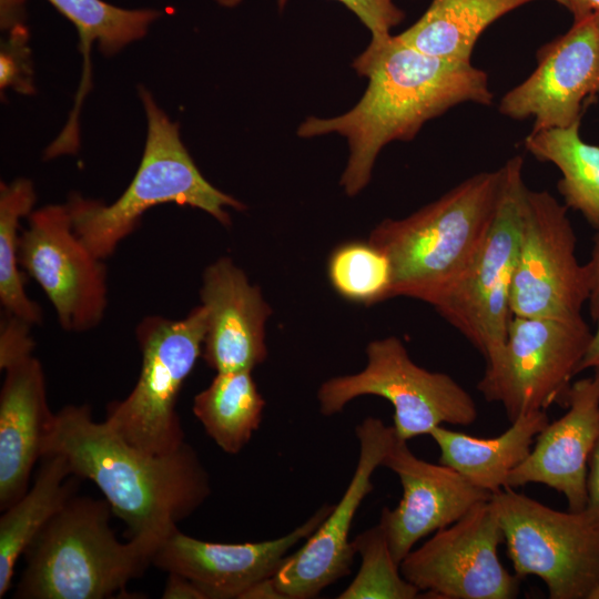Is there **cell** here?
Listing matches in <instances>:
<instances>
[{
	"mask_svg": "<svg viewBox=\"0 0 599 599\" xmlns=\"http://www.w3.org/2000/svg\"><path fill=\"white\" fill-rule=\"evenodd\" d=\"M48 1L71 21L79 32L85 57V80L89 77L88 52L94 41L104 54H114L126 44L143 38L149 26L161 14L152 9H122L102 0Z\"/></svg>",
	"mask_w": 599,
	"mask_h": 599,
	"instance_id": "cell-27",
	"label": "cell"
},
{
	"mask_svg": "<svg viewBox=\"0 0 599 599\" xmlns=\"http://www.w3.org/2000/svg\"><path fill=\"white\" fill-rule=\"evenodd\" d=\"M35 202L33 184L27 179L0 185V302L6 312L30 323L42 322L41 307L24 291L19 270V220L32 212Z\"/></svg>",
	"mask_w": 599,
	"mask_h": 599,
	"instance_id": "cell-26",
	"label": "cell"
},
{
	"mask_svg": "<svg viewBox=\"0 0 599 599\" xmlns=\"http://www.w3.org/2000/svg\"><path fill=\"white\" fill-rule=\"evenodd\" d=\"M502 531L489 500L433 534L400 562L402 575L439 599H512L520 578L501 564Z\"/></svg>",
	"mask_w": 599,
	"mask_h": 599,
	"instance_id": "cell-12",
	"label": "cell"
},
{
	"mask_svg": "<svg viewBox=\"0 0 599 599\" xmlns=\"http://www.w3.org/2000/svg\"><path fill=\"white\" fill-rule=\"evenodd\" d=\"M359 444L354 474L339 501L271 579L281 598L311 599L351 572L355 557L349 531L357 509L373 490L372 477L396 437L395 429L368 416L355 428Z\"/></svg>",
	"mask_w": 599,
	"mask_h": 599,
	"instance_id": "cell-14",
	"label": "cell"
},
{
	"mask_svg": "<svg viewBox=\"0 0 599 599\" xmlns=\"http://www.w3.org/2000/svg\"><path fill=\"white\" fill-rule=\"evenodd\" d=\"M27 31L18 24L13 27L9 41L2 45L0 55V87H14L22 93L32 92L31 68L26 47Z\"/></svg>",
	"mask_w": 599,
	"mask_h": 599,
	"instance_id": "cell-30",
	"label": "cell"
},
{
	"mask_svg": "<svg viewBox=\"0 0 599 599\" xmlns=\"http://www.w3.org/2000/svg\"><path fill=\"white\" fill-rule=\"evenodd\" d=\"M332 508L325 504L291 532L258 542H211L176 529L159 546L152 565L186 577L205 599H243L250 589L274 577L290 550L306 540Z\"/></svg>",
	"mask_w": 599,
	"mask_h": 599,
	"instance_id": "cell-16",
	"label": "cell"
},
{
	"mask_svg": "<svg viewBox=\"0 0 599 599\" xmlns=\"http://www.w3.org/2000/svg\"><path fill=\"white\" fill-rule=\"evenodd\" d=\"M591 334L582 316L512 315L504 345L485 361L477 389L487 402L500 404L510 423L554 404L565 406Z\"/></svg>",
	"mask_w": 599,
	"mask_h": 599,
	"instance_id": "cell-9",
	"label": "cell"
},
{
	"mask_svg": "<svg viewBox=\"0 0 599 599\" xmlns=\"http://www.w3.org/2000/svg\"><path fill=\"white\" fill-rule=\"evenodd\" d=\"M501 170L500 195L487 237L467 272L434 307L485 361L504 345L512 316L510 292L528 190L520 155L510 158Z\"/></svg>",
	"mask_w": 599,
	"mask_h": 599,
	"instance_id": "cell-10",
	"label": "cell"
},
{
	"mask_svg": "<svg viewBox=\"0 0 599 599\" xmlns=\"http://www.w3.org/2000/svg\"><path fill=\"white\" fill-rule=\"evenodd\" d=\"M327 274L333 288L347 301L372 305L388 300L389 261L368 241L335 247L328 258Z\"/></svg>",
	"mask_w": 599,
	"mask_h": 599,
	"instance_id": "cell-28",
	"label": "cell"
},
{
	"mask_svg": "<svg viewBox=\"0 0 599 599\" xmlns=\"http://www.w3.org/2000/svg\"><path fill=\"white\" fill-rule=\"evenodd\" d=\"M586 266L590 284L588 308L590 317L595 322L599 315V229L596 230L593 235L590 257Z\"/></svg>",
	"mask_w": 599,
	"mask_h": 599,
	"instance_id": "cell-34",
	"label": "cell"
},
{
	"mask_svg": "<svg viewBox=\"0 0 599 599\" xmlns=\"http://www.w3.org/2000/svg\"><path fill=\"white\" fill-rule=\"evenodd\" d=\"M599 97V16L573 22L537 52V67L500 100L499 112L534 119L531 131L566 128L581 120Z\"/></svg>",
	"mask_w": 599,
	"mask_h": 599,
	"instance_id": "cell-15",
	"label": "cell"
},
{
	"mask_svg": "<svg viewBox=\"0 0 599 599\" xmlns=\"http://www.w3.org/2000/svg\"><path fill=\"white\" fill-rule=\"evenodd\" d=\"M580 121L566 126L531 131L526 150L537 160L552 163L561 173L557 189L567 209L579 212L599 229V146L580 136Z\"/></svg>",
	"mask_w": 599,
	"mask_h": 599,
	"instance_id": "cell-25",
	"label": "cell"
},
{
	"mask_svg": "<svg viewBox=\"0 0 599 599\" xmlns=\"http://www.w3.org/2000/svg\"><path fill=\"white\" fill-rule=\"evenodd\" d=\"M348 8L372 33V40H383L404 19V12L393 0H336Z\"/></svg>",
	"mask_w": 599,
	"mask_h": 599,
	"instance_id": "cell-31",
	"label": "cell"
},
{
	"mask_svg": "<svg viewBox=\"0 0 599 599\" xmlns=\"http://www.w3.org/2000/svg\"><path fill=\"white\" fill-rule=\"evenodd\" d=\"M382 466L397 475L403 488L398 505L384 507L378 522L399 565L422 538L450 526L493 496L454 468L417 457L397 435Z\"/></svg>",
	"mask_w": 599,
	"mask_h": 599,
	"instance_id": "cell-17",
	"label": "cell"
},
{
	"mask_svg": "<svg viewBox=\"0 0 599 599\" xmlns=\"http://www.w3.org/2000/svg\"><path fill=\"white\" fill-rule=\"evenodd\" d=\"M585 511L599 531V439L589 460Z\"/></svg>",
	"mask_w": 599,
	"mask_h": 599,
	"instance_id": "cell-33",
	"label": "cell"
},
{
	"mask_svg": "<svg viewBox=\"0 0 599 599\" xmlns=\"http://www.w3.org/2000/svg\"><path fill=\"white\" fill-rule=\"evenodd\" d=\"M501 183V167L476 173L413 214L386 219L370 232L368 242L390 264L388 300L406 296L435 307L447 295L487 237Z\"/></svg>",
	"mask_w": 599,
	"mask_h": 599,
	"instance_id": "cell-3",
	"label": "cell"
},
{
	"mask_svg": "<svg viewBox=\"0 0 599 599\" xmlns=\"http://www.w3.org/2000/svg\"><path fill=\"white\" fill-rule=\"evenodd\" d=\"M48 454L64 456L73 475L94 483L125 524L128 538L154 554L212 491L189 443L166 455L144 453L94 420L88 405H67L54 414L42 446V456Z\"/></svg>",
	"mask_w": 599,
	"mask_h": 599,
	"instance_id": "cell-2",
	"label": "cell"
},
{
	"mask_svg": "<svg viewBox=\"0 0 599 599\" xmlns=\"http://www.w3.org/2000/svg\"><path fill=\"white\" fill-rule=\"evenodd\" d=\"M0 393V509L29 488L33 467L42 456L52 426L41 363L33 356L7 366Z\"/></svg>",
	"mask_w": 599,
	"mask_h": 599,
	"instance_id": "cell-20",
	"label": "cell"
},
{
	"mask_svg": "<svg viewBox=\"0 0 599 599\" xmlns=\"http://www.w3.org/2000/svg\"><path fill=\"white\" fill-rule=\"evenodd\" d=\"M169 578L165 582L162 598L164 599H205L199 587L186 577L167 572Z\"/></svg>",
	"mask_w": 599,
	"mask_h": 599,
	"instance_id": "cell-35",
	"label": "cell"
},
{
	"mask_svg": "<svg viewBox=\"0 0 599 599\" xmlns=\"http://www.w3.org/2000/svg\"><path fill=\"white\" fill-rule=\"evenodd\" d=\"M590 599H599V587L593 591Z\"/></svg>",
	"mask_w": 599,
	"mask_h": 599,
	"instance_id": "cell-40",
	"label": "cell"
},
{
	"mask_svg": "<svg viewBox=\"0 0 599 599\" xmlns=\"http://www.w3.org/2000/svg\"><path fill=\"white\" fill-rule=\"evenodd\" d=\"M362 558L354 580L338 599H414L420 590L402 575L384 531L376 526L357 535L352 541Z\"/></svg>",
	"mask_w": 599,
	"mask_h": 599,
	"instance_id": "cell-29",
	"label": "cell"
},
{
	"mask_svg": "<svg viewBox=\"0 0 599 599\" xmlns=\"http://www.w3.org/2000/svg\"><path fill=\"white\" fill-rule=\"evenodd\" d=\"M24 0H1V26L13 28L18 26V19L22 16Z\"/></svg>",
	"mask_w": 599,
	"mask_h": 599,
	"instance_id": "cell-38",
	"label": "cell"
},
{
	"mask_svg": "<svg viewBox=\"0 0 599 599\" xmlns=\"http://www.w3.org/2000/svg\"><path fill=\"white\" fill-rule=\"evenodd\" d=\"M265 400L252 370L219 372L193 399L192 412L226 454H238L263 419Z\"/></svg>",
	"mask_w": 599,
	"mask_h": 599,
	"instance_id": "cell-24",
	"label": "cell"
},
{
	"mask_svg": "<svg viewBox=\"0 0 599 599\" xmlns=\"http://www.w3.org/2000/svg\"><path fill=\"white\" fill-rule=\"evenodd\" d=\"M596 328L591 334L587 351L579 364L578 374L591 370L592 375L599 377V315L595 321Z\"/></svg>",
	"mask_w": 599,
	"mask_h": 599,
	"instance_id": "cell-36",
	"label": "cell"
},
{
	"mask_svg": "<svg viewBox=\"0 0 599 599\" xmlns=\"http://www.w3.org/2000/svg\"><path fill=\"white\" fill-rule=\"evenodd\" d=\"M490 501L518 578H539L550 599H590L599 587V531L585 510H556L512 488Z\"/></svg>",
	"mask_w": 599,
	"mask_h": 599,
	"instance_id": "cell-8",
	"label": "cell"
},
{
	"mask_svg": "<svg viewBox=\"0 0 599 599\" xmlns=\"http://www.w3.org/2000/svg\"><path fill=\"white\" fill-rule=\"evenodd\" d=\"M105 499L72 496L26 549L18 599H104L152 565L142 544L118 540Z\"/></svg>",
	"mask_w": 599,
	"mask_h": 599,
	"instance_id": "cell-4",
	"label": "cell"
},
{
	"mask_svg": "<svg viewBox=\"0 0 599 599\" xmlns=\"http://www.w3.org/2000/svg\"><path fill=\"white\" fill-rule=\"evenodd\" d=\"M139 95L148 133L141 163L128 189L110 205L78 193L65 203L75 234L101 260L111 256L138 227L142 214L155 205L176 203L200 209L224 226L231 225L225 207L246 209L202 175L180 139L177 123L167 118L142 85Z\"/></svg>",
	"mask_w": 599,
	"mask_h": 599,
	"instance_id": "cell-5",
	"label": "cell"
},
{
	"mask_svg": "<svg viewBox=\"0 0 599 599\" xmlns=\"http://www.w3.org/2000/svg\"><path fill=\"white\" fill-rule=\"evenodd\" d=\"M200 296L206 309L202 357L207 366L219 373L253 370L262 364L272 309L260 288L224 256L205 268Z\"/></svg>",
	"mask_w": 599,
	"mask_h": 599,
	"instance_id": "cell-19",
	"label": "cell"
},
{
	"mask_svg": "<svg viewBox=\"0 0 599 599\" xmlns=\"http://www.w3.org/2000/svg\"><path fill=\"white\" fill-rule=\"evenodd\" d=\"M566 7L573 17V22L599 16V0H555Z\"/></svg>",
	"mask_w": 599,
	"mask_h": 599,
	"instance_id": "cell-37",
	"label": "cell"
},
{
	"mask_svg": "<svg viewBox=\"0 0 599 599\" xmlns=\"http://www.w3.org/2000/svg\"><path fill=\"white\" fill-rule=\"evenodd\" d=\"M547 410L525 414L495 437H476L445 426L428 436L439 448L440 464L460 473L475 486L495 494L530 454L537 435L548 425Z\"/></svg>",
	"mask_w": 599,
	"mask_h": 599,
	"instance_id": "cell-21",
	"label": "cell"
},
{
	"mask_svg": "<svg viewBox=\"0 0 599 599\" xmlns=\"http://www.w3.org/2000/svg\"><path fill=\"white\" fill-rule=\"evenodd\" d=\"M31 324L6 312L0 327V368L3 370L16 361L32 355L34 341Z\"/></svg>",
	"mask_w": 599,
	"mask_h": 599,
	"instance_id": "cell-32",
	"label": "cell"
},
{
	"mask_svg": "<svg viewBox=\"0 0 599 599\" xmlns=\"http://www.w3.org/2000/svg\"><path fill=\"white\" fill-rule=\"evenodd\" d=\"M18 261L52 303L63 329L84 332L101 323L108 303L106 268L75 234L65 204L45 205L28 215Z\"/></svg>",
	"mask_w": 599,
	"mask_h": 599,
	"instance_id": "cell-13",
	"label": "cell"
},
{
	"mask_svg": "<svg viewBox=\"0 0 599 599\" xmlns=\"http://www.w3.org/2000/svg\"><path fill=\"white\" fill-rule=\"evenodd\" d=\"M353 68L368 80L361 100L334 118L309 116L297 129L301 138L337 133L347 140L349 155L341 185L349 196L369 183L386 144L414 139L427 121L456 105L493 101L485 71L471 62L422 53L397 35L370 40Z\"/></svg>",
	"mask_w": 599,
	"mask_h": 599,
	"instance_id": "cell-1",
	"label": "cell"
},
{
	"mask_svg": "<svg viewBox=\"0 0 599 599\" xmlns=\"http://www.w3.org/2000/svg\"><path fill=\"white\" fill-rule=\"evenodd\" d=\"M205 331L202 304L181 319L150 315L136 325L142 353L139 378L124 399L109 404L103 420L128 444L148 454L166 455L186 443L176 402L202 355Z\"/></svg>",
	"mask_w": 599,
	"mask_h": 599,
	"instance_id": "cell-6",
	"label": "cell"
},
{
	"mask_svg": "<svg viewBox=\"0 0 599 599\" xmlns=\"http://www.w3.org/2000/svg\"><path fill=\"white\" fill-rule=\"evenodd\" d=\"M366 356L361 372L332 377L319 386L316 396L324 416L342 412L357 397L378 396L392 404L393 427L406 441L438 426H468L477 419L473 396L448 374L417 365L398 337L370 342Z\"/></svg>",
	"mask_w": 599,
	"mask_h": 599,
	"instance_id": "cell-7",
	"label": "cell"
},
{
	"mask_svg": "<svg viewBox=\"0 0 599 599\" xmlns=\"http://www.w3.org/2000/svg\"><path fill=\"white\" fill-rule=\"evenodd\" d=\"M219 4L223 7H235L237 6L242 0H215ZM287 0H278L280 8H283Z\"/></svg>",
	"mask_w": 599,
	"mask_h": 599,
	"instance_id": "cell-39",
	"label": "cell"
},
{
	"mask_svg": "<svg viewBox=\"0 0 599 599\" xmlns=\"http://www.w3.org/2000/svg\"><path fill=\"white\" fill-rule=\"evenodd\" d=\"M567 412L537 435L528 457L508 476L506 487L542 484L564 495L568 510L587 504L589 460L599 439V377L571 383Z\"/></svg>",
	"mask_w": 599,
	"mask_h": 599,
	"instance_id": "cell-18",
	"label": "cell"
},
{
	"mask_svg": "<svg viewBox=\"0 0 599 599\" xmlns=\"http://www.w3.org/2000/svg\"><path fill=\"white\" fill-rule=\"evenodd\" d=\"M79 477L64 456L41 457L31 487L0 518V599L11 587L18 560L50 519L74 496Z\"/></svg>",
	"mask_w": 599,
	"mask_h": 599,
	"instance_id": "cell-22",
	"label": "cell"
},
{
	"mask_svg": "<svg viewBox=\"0 0 599 599\" xmlns=\"http://www.w3.org/2000/svg\"><path fill=\"white\" fill-rule=\"evenodd\" d=\"M568 209L547 191L527 190L510 292L515 316H582L590 284L579 262Z\"/></svg>",
	"mask_w": 599,
	"mask_h": 599,
	"instance_id": "cell-11",
	"label": "cell"
},
{
	"mask_svg": "<svg viewBox=\"0 0 599 599\" xmlns=\"http://www.w3.org/2000/svg\"><path fill=\"white\" fill-rule=\"evenodd\" d=\"M534 0H432L423 16L397 34L430 57L471 62L475 44L497 19Z\"/></svg>",
	"mask_w": 599,
	"mask_h": 599,
	"instance_id": "cell-23",
	"label": "cell"
}]
</instances>
